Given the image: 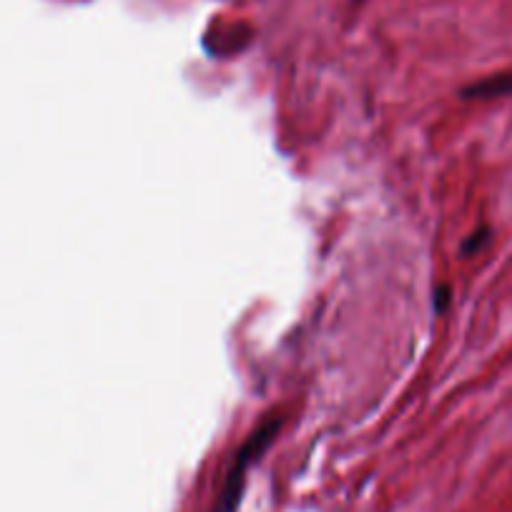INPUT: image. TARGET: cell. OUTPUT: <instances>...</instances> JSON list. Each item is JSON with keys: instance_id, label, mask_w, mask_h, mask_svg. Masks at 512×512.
Here are the masks:
<instances>
[{"instance_id": "1", "label": "cell", "mask_w": 512, "mask_h": 512, "mask_svg": "<svg viewBox=\"0 0 512 512\" xmlns=\"http://www.w3.org/2000/svg\"><path fill=\"white\" fill-rule=\"evenodd\" d=\"M279 430H282V420H267L249 437V440H246V445L241 447L239 455H236V462L234 467H231L229 477H226V485L224 490H221V500L216 512H236L241 490H244L246 467L254 462V457H259L269 445H272V440L279 435Z\"/></svg>"}, {"instance_id": "2", "label": "cell", "mask_w": 512, "mask_h": 512, "mask_svg": "<svg viewBox=\"0 0 512 512\" xmlns=\"http://www.w3.org/2000/svg\"><path fill=\"white\" fill-rule=\"evenodd\" d=\"M460 96L467 101H492V98L512 96V73H497L485 81L472 83V86L462 88Z\"/></svg>"}, {"instance_id": "3", "label": "cell", "mask_w": 512, "mask_h": 512, "mask_svg": "<svg viewBox=\"0 0 512 512\" xmlns=\"http://www.w3.org/2000/svg\"><path fill=\"white\" fill-rule=\"evenodd\" d=\"M487 244H490V229H487V226H482V229L472 231V234L467 236V241L462 244V254L475 256V254H480Z\"/></svg>"}, {"instance_id": "4", "label": "cell", "mask_w": 512, "mask_h": 512, "mask_svg": "<svg viewBox=\"0 0 512 512\" xmlns=\"http://www.w3.org/2000/svg\"><path fill=\"white\" fill-rule=\"evenodd\" d=\"M447 304H450V287H440L435 292V309H437V314L445 312Z\"/></svg>"}]
</instances>
